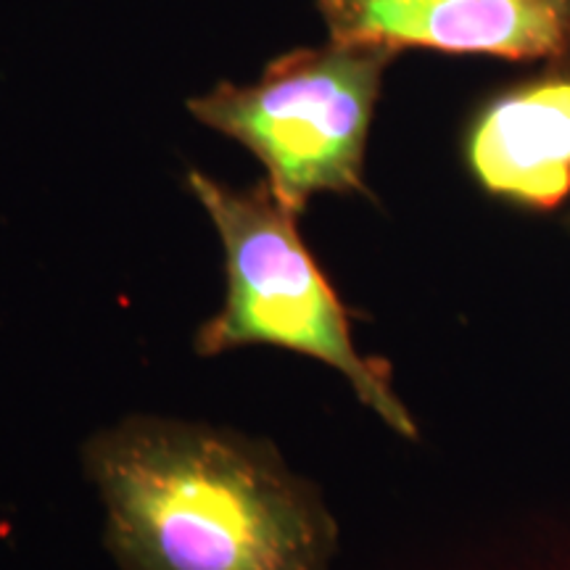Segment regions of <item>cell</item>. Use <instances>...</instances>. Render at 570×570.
<instances>
[{
  "label": "cell",
  "mask_w": 570,
  "mask_h": 570,
  "mask_svg": "<svg viewBox=\"0 0 570 570\" xmlns=\"http://www.w3.org/2000/svg\"><path fill=\"white\" fill-rule=\"evenodd\" d=\"M122 570H327L336 523L259 441L132 417L85 449Z\"/></svg>",
  "instance_id": "obj_1"
},
{
  "label": "cell",
  "mask_w": 570,
  "mask_h": 570,
  "mask_svg": "<svg viewBox=\"0 0 570 570\" xmlns=\"http://www.w3.org/2000/svg\"><path fill=\"white\" fill-rule=\"evenodd\" d=\"M188 185L217 227L227 277L225 306L198 331V352L277 346L315 356L348 377L365 407L415 439V423L391 391L386 367L354 348L344 304L298 235V214L277 202L267 180L238 190L190 173Z\"/></svg>",
  "instance_id": "obj_2"
},
{
  "label": "cell",
  "mask_w": 570,
  "mask_h": 570,
  "mask_svg": "<svg viewBox=\"0 0 570 570\" xmlns=\"http://www.w3.org/2000/svg\"><path fill=\"white\" fill-rule=\"evenodd\" d=\"M394 51L333 40L267 63L252 85H217L190 98L198 122L265 164L277 202L302 214L317 194H365V148Z\"/></svg>",
  "instance_id": "obj_3"
},
{
  "label": "cell",
  "mask_w": 570,
  "mask_h": 570,
  "mask_svg": "<svg viewBox=\"0 0 570 570\" xmlns=\"http://www.w3.org/2000/svg\"><path fill=\"white\" fill-rule=\"evenodd\" d=\"M333 40L515 61L570 59V0H317Z\"/></svg>",
  "instance_id": "obj_4"
},
{
  "label": "cell",
  "mask_w": 570,
  "mask_h": 570,
  "mask_svg": "<svg viewBox=\"0 0 570 570\" xmlns=\"http://www.w3.org/2000/svg\"><path fill=\"white\" fill-rule=\"evenodd\" d=\"M470 177L520 209L552 212L570 196V67L499 90L470 117L462 138Z\"/></svg>",
  "instance_id": "obj_5"
}]
</instances>
